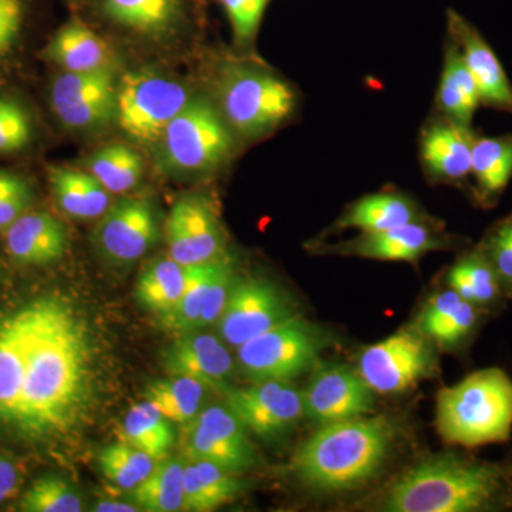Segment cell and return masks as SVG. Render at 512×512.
Wrapping results in <instances>:
<instances>
[{
	"instance_id": "30",
	"label": "cell",
	"mask_w": 512,
	"mask_h": 512,
	"mask_svg": "<svg viewBox=\"0 0 512 512\" xmlns=\"http://www.w3.org/2000/svg\"><path fill=\"white\" fill-rule=\"evenodd\" d=\"M84 165L111 195L134 190L144 174L143 158L127 144L101 147L87 158Z\"/></svg>"
},
{
	"instance_id": "40",
	"label": "cell",
	"mask_w": 512,
	"mask_h": 512,
	"mask_svg": "<svg viewBox=\"0 0 512 512\" xmlns=\"http://www.w3.org/2000/svg\"><path fill=\"white\" fill-rule=\"evenodd\" d=\"M32 200L28 180L10 171H0V231H5L28 212Z\"/></svg>"
},
{
	"instance_id": "28",
	"label": "cell",
	"mask_w": 512,
	"mask_h": 512,
	"mask_svg": "<svg viewBox=\"0 0 512 512\" xmlns=\"http://www.w3.org/2000/svg\"><path fill=\"white\" fill-rule=\"evenodd\" d=\"M187 461L167 456L134 490V501L140 510L148 512H177L184 510V470Z\"/></svg>"
},
{
	"instance_id": "12",
	"label": "cell",
	"mask_w": 512,
	"mask_h": 512,
	"mask_svg": "<svg viewBox=\"0 0 512 512\" xmlns=\"http://www.w3.org/2000/svg\"><path fill=\"white\" fill-rule=\"evenodd\" d=\"M291 316V303L278 286L264 278L248 276L232 282L218 325L222 340L239 348Z\"/></svg>"
},
{
	"instance_id": "8",
	"label": "cell",
	"mask_w": 512,
	"mask_h": 512,
	"mask_svg": "<svg viewBox=\"0 0 512 512\" xmlns=\"http://www.w3.org/2000/svg\"><path fill=\"white\" fill-rule=\"evenodd\" d=\"M183 83L153 72H130L119 80L116 123L134 143L157 146L165 128L192 99Z\"/></svg>"
},
{
	"instance_id": "22",
	"label": "cell",
	"mask_w": 512,
	"mask_h": 512,
	"mask_svg": "<svg viewBox=\"0 0 512 512\" xmlns=\"http://www.w3.org/2000/svg\"><path fill=\"white\" fill-rule=\"evenodd\" d=\"M42 57L67 73L99 72L116 67L109 43L82 16H73L53 33L43 47Z\"/></svg>"
},
{
	"instance_id": "46",
	"label": "cell",
	"mask_w": 512,
	"mask_h": 512,
	"mask_svg": "<svg viewBox=\"0 0 512 512\" xmlns=\"http://www.w3.org/2000/svg\"><path fill=\"white\" fill-rule=\"evenodd\" d=\"M93 511L96 512H136L141 511L136 505L127 503H117V501H99L94 505Z\"/></svg>"
},
{
	"instance_id": "33",
	"label": "cell",
	"mask_w": 512,
	"mask_h": 512,
	"mask_svg": "<svg viewBox=\"0 0 512 512\" xmlns=\"http://www.w3.org/2000/svg\"><path fill=\"white\" fill-rule=\"evenodd\" d=\"M471 174L485 195H495L504 190L512 175V134L476 138Z\"/></svg>"
},
{
	"instance_id": "29",
	"label": "cell",
	"mask_w": 512,
	"mask_h": 512,
	"mask_svg": "<svg viewBox=\"0 0 512 512\" xmlns=\"http://www.w3.org/2000/svg\"><path fill=\"white\" fill-rule=\"evenodd\" d=\"M187 281V266L178 264L171 256L157 259L141 272L136 284L138 303L148 311L165 316L183 295Z\"/></svg>"
},
{
	"instance_id": "13",
	"label": "cell",
	"mask_w": 512,
	"mask_h": 512,
	"mask_svg": "<svg viewBox=\"0 0 512 512\" xmlns=\"http://www.w3.org/2000/svg\"><path fill=\"white\" fill-rule=\"evenodd\" d=\"M431 359L423 333L403 329L363 350L357 372L377 393H400L430 372Z\"/></svg>"
},
{
	"instance_id": "36",
	"label": "cell",
	"mask_w": 512,
	"mask_h": 512,
	"mask_svg": "<svg viewBox=\"0 0 512 512\" xmlns=\"http://www.w3.org/2000/svg\"><path fill=\"white\" fill-rule=\"evenodd\" d=\"M25 512H80L83 501L80 494L59 476H43L30 485L20 500Z\"/></svg>"
},
{
	"instance_id": "25",
	"label": "cell",
	"mask_w": 512,
	"mask_h": 512,
	"mask_svg": "<svg viewBox=\"0 0 512 512\" xmlns=\"http://www.w3.org/2000/svg\"><path fill=\"white\" fill-rule=\"evenodd\" d=\"M53 197L64 214L74 220L101 218L111 207V194L89 171L53 165L47 171Z\"/></svg>"
},
{
	"instance_id": "7",
	"label": "cell",
	"mask_w": 512,
	"mask_h": 512,
	"mask_svg": "<svg viewBox=\"0 0 512 512\" xmlns=\"http://www.w3.org/2000/svg\"><path fill=\"white\" fill-rule=\"evenodd\" d=\"M328 346L323 330L291 316L238 348V365L254 382H291L319 365Z\"/></svg>"
},
{
	"instance_id": "32",
	"label": "cell",
	"mask_w": 512,
	"mask_h": 512,
	"mask_svg": "<svg viewBox=\"0 0 512 512\" xmlns=\"http://www.w3.org/2000/svg\"><path fill=\"white\" fill-rule=\"evenodd\" d=\"M208 387L185 376H168L148 384L144 397L174 423L185 424L202 410Z\"/></svg>"
},
{
	"instance_id": "24",
	"label": "cell",
	"mask_w": 512,
	"mask_h": 512,
	"mask_svg": "<svg viewBox=\"0 0 512 512\" xmlns=\"http://www.w3.org/2000/svg\"><path fill=\"white\" fill-rule=\"evenodd\" d=\"M419 221L427 220H424L423 212L412 198L402 192L383 191L365 195L353 202L335 222V228L339 231L357 229L360 234H369Z\"/></svg>"
},
{
	"instance_id": "11",
	"label": "cell",
	"mask_w": 512,
	"mask_h": 512,
	"mask_svg": "<svg viewBox=\"0 0 512 512\" xmlns=\"http://www.w3.org/2000/svg\"><path fill=\"white\" fill-rule=\"evenodd\" d=\"M168 256L184 266L214 261L225 252L224 228L217 208L204 195H183L164 224Z\"/></svg>"
},
{
	"instance_id": "9",
	"label": "cell",
	"mask_w": 512,
	"mask_h": 512,
	"mask_svg": "<svg viewBox=\"0 0 512 512\" xmlns=\"http://www.w3.org/2000/svg\"><path fill=\"white\" fill-rule=\"evenodd\" d=\"M120 76L114 69L63 72L50 84V107L67 130H100L116 121Z\"/></svg>"
},
{
	"instance_id": "27",
	"label": "cell",
	"mask_w": 512,
	"mask_h": 512,
	"mask_svg": "<svg viewBox=\"0 0 512 512\" xmlns=\"http://www.w3.org/2000/svg\"><path fill=\"white\" fill-rule=\"evenodd\" d=\"M244 490V481L208 461L187 460L184 470V510L208 512L231 503Z\"/></svg>"
},
{
	"instance_id": "45",
	"label": "cell",
	"mask_w": 512,
	"mask_h": 512,
	"mask_svg": "<svg viewBox=\"0 0 512 512\" xmlns=\"http://www.w3.org/2000/svg\"><path fill=\"white\" fill-rule=\"evenodd\" d=\"M19 490V473L15 464L0 453V503L9 500Z\"/></svg>"
},
{
	"instance_id": "14",
	"label": "cell",
	"mask_w": 512,
	"mask_h": 512,
	"mask_svg": "<svg viewBox=\"0 0 512 512\" xmlns=\"http://www.w3.org/2000/svg\"><path fill=\"white\" fill-rule=\"evenodd\" d=\"M303 393L305 416L315 423L369 416L375 410V390L357 370L345 365H318Z\"/></svg>"
},
{
	"instance_id": "16",
	"label": "cell",
	"mask_w": 512,
	"mask_h": 512,
	"mask_svg": "<svg viewBox=\"0 0 512 512\" xmlns=\"http://www.w3.org/2000/svg\"><path fill=\"white\" fill-rule=\"evenodd\" d=\"M156 210L146 198H126L111 205L94 231L101 254L116 264H133L160 239Z\"/></svg>"
},
{
	"instance_id": "21",
	"label": "cell",
	"mask_w": 512,
	"mask_h": 512,
	"mask_svg": "<svg viewBox=\"0 0 512 512\" xmlns=\"http://www.w3.org/2000/svg\"><path fill=\"white\" fill-rule=\"evenodd\" d=\"M163 366L168 376L191 377L222 393L235 372L234 359L224 342L201 330L178 336L164 350Z\"/></svg>"
},
{
	"instance_id": "42",
	"label": "cell",
	"mask_w": 512,
	"mask_h": 512,
	"mask_svg": "<svg viewBox=\"0 0 512 512\" xmlns=\"http://www.w3.org/2000/svg\"><path fill=\"white\" fill-rule=\"evenodd\" d=\"M476 323L473 303L461 301L456 309L430 333L429 338L444 348L456 345Z\"/></svg>"
},
{
	"instance_id": "34",
	"label": "cell",
	"mask_w": 512,
	"mask_h": 512,
	"mask_svg": "<svg viewBox=\"0 0 512 512\" xmlns=\"http://www.w3.org/2000/svg\"><path fill=\"white\" fill-rule=\"evenodd\" d=\"M222 256L205 264L187 266V281H185L180 301L173 311L161 316L165 328L178 335L197 332V322L204 306L208 285L217 271L218 262Z\"/></svg>"
},
{
	"instance_id": "1",
	"label": "cell",
	"mask_w": 512,
	"mask_h": 512,
	"mask_svg": "<svg viewBox=\"0 0 512 512\" xmlns=\"http://www.w3.org/2000/svg\"><path fill=\"white\" fill-rule=\"evenodd\" d=\"M94 396L89 328L69 302L39 296L0 315V427L20 440L66 437Z\"/></svg>"
},
{
	"instance_id": "6",
	"label": "cell",
	"mask_w": 512,
	"mask_h": 512,
	"mask_svg": "<svg viewBox=\"0 0 512 512\" xmlns=\"http://www.w3.org/2000/svg\"><path fill=\"white\" fill-rule=\"evenodd\" d=\"M235 140L217 104L194 96L165 128L157 163L165 173L180 177L212 174L234 156Z\"/></svg>"
},
{
	"instance_id": "23",
	"label": "cell",
	"mask_w": 512,
	"mask_h": 512,
	"mask_svg": "<svg viewBox=\"0 0 512 512\" xmlns=\"http://www.w3.org/2000/svg\"><path fill=\"white\" fill-rule=\"evenodd\" d=\"M5 248L16 264L50 265L66 254V228L49 212L28 211L5 229Z\"/></svg>"
},
{
	"instance_id": "43",
	"label": "cell",
	"mask_w": 512,
	"mask_h": 512,
	"mask_svg": "<svg viewBox=\"0 0 512 512\" xmlns=\"http://www.w3.org/2000/svg\"><path fill=\"white\" fill-rule=\"evenodd\" d=\"M461 301H463V298H461L457 292H454L453 289L434 296V298L427 303L423 313H421L420 332L423 333L424 336H429L430 333L457 308L458 303Z\"/></svg>"
},
{
	"instance_id": "19",
	"label": "cell",
	"mask_w": 512,
	"mask_h": 512,
	"mask_svg": "<svg viewBox=\"0 0 512 512\" xmlns=\"http://www.w3.org/2000/svg\"><path fill=\"white\" fill-rule=\"evenodd\" d=\"M447 245V239L433 228L430 221H419L389 231L360 234L340 244L322 245V248L326 254L417 262L421 256L446 248Z\"/></svg>"
},
{
	"instance_id": "41",
	"label": "cell",
	"mask_w": 512,
	"mask_h": 512,
	"mask_svg": "<svg viewBox=\"0 0 512 512\" xmlns=\"http://www.w3.org/2000/svg\"><path fill=\"white\" fill-rule=\"evenodd\" d=\"M32 13V0H0V57L18 42Z\"/></svg>"
},
{
	"instance_id": "31",
	"label": "cell",
	"mask_w": 512,
	"mask_h": 512,
	"mask_svg": "<svg viewBox=\"0 0 512 512\" xmlns=\"http://www.w3.org/2000/svg\"><path fill=\"white\" fill-rule=\"evenodd\" d=\"M123 439L160 461L170 456L175 443V431L171 420L146 400L128 410L123 423Z\"/></svg>"
},
{
	"instance_id": "4",
	"label": "cell",
	"mask_w": 512,
	"mask_h": 512,
	"mask_svg": "<svg viewBox=\"0 0 512 512\" xmlns=\"http://www.w3.org/2000/svg\"><path fill=\"white\" fill-rule=\"evenodd\" d=\"M218 109L239 140L271 136L295 117L296 87L272 70L247 62L222 64L217 77Z\"/></svg>"
},
{
	"instance_id": "18",
	"label": "cell",
	"mask_w": 512,
	"mask_h": 512,
	"mask_svg": "<svg viewBox=\"0 0 512 512\" xmlns=\"http://www.w3.org/2000/svg\"><path fill=\"white\" fill-rule=\"evenodd\" d=\"M470 128L434 111L420 131V165L433 184L457 183L471 174L473 144Z\"/></svg>"
},
{
	"instance_id": "5",
	"label": "cell",
	"mask_w": 512,
	"mask_h": 512,
	"mask_svg": "<svg viewBox=\"0 0 512 512\" xmlns=\"http://www.w3.org/2000/svg\"><path fill=\"white\" fill-rule=\"evenodd\" d=\"M436 423L447 443L476 447L508 440L512 380L501 369L478 370L437 396Z\"/></svg>"
},
{
	"instance_id": "39",
	"label": "cell",
	"mask_w": 512,
	"mask_h": 512,
	"mask_svg": "<svg viewBox=\"0 0 512 512\" xmlns=\"http://www.w3.org/2000/svg\"><path fill=\"white\" fill-rule=\"evenodd\" d=\"M33 140L30 114L19 101L0 96V154L25 150Z\"/></svg>"
},
{
	"instance_id": "44",
	"label": "cell",
	"mask_w": 512,
	"mask_h": 512,
	"mask_svg": "<svg viewBox=\"0 0 512 512\" xmlns=\"http://www.w3.org/2000/svg\"><path fill=\"white\" fill-rule=\"evenodd\" d=\"M490 254L498 274L512 282V218L494 232L490 239Z\"/></svg>"
},
{
	"instance_id": "10",
	"label": "cell",
	"mask_w": 512,
	"mask_h": 512,
	"mask_svg": "<svg viewBox=\"0 0 512 512\" xmlns=\"http://www.w3.org/2000/svg\"><path fill=\"white\" fill-rule=\"evenodd\" d=\"M183 426L181 448L185 460L208 461L235 476L255 466V448L247 427L228 407H208Z\"/></svg>"
},
{
	"instance_id": "3",
	"label": "cell",
	"mask_w": 512,
	"mask_h": 512,
	"mask_svg": "<svg viewBox=\"0 0 512 512\" xmlns=\"http://www.w3.org/2000/svg\"><path fill=\"white\" fill-rule=\"evenodd\" d=\"M500 487L501 473L497 467L443 454L407 470L387 493L384 510L478 511L491 503Z\"/></svg>"
},
{
	"instance_id": "17",
	"label": "cell",
	"mask_w": 512,
	"mask_h": 512,
	"mask_svg": "<svg viewBox=\"0 0 512 512\" xmlns=\"http://www.w3.org/2000/svg\"><path fill=\"white\" fill-rule=\"evenodd\" d=\"M107 25L148 40H165L187 28L191 0H86Z\"/></svg>"
},
{
	"instance_id": "35",
	"label": "cell",
	"mask_w": 512,
	"mask_h": 512,
	"mask_svg": "<svg viewBox=\"0 0 512 512\" xmlns=\"http://www.w3.org/2000/svg\"><path fill=\"white\" fill-rule=\"evenodd\" d=\"M99 464L110 483L131 491L150 476L157 460L123 440L104 447Z\"/></svg>"
},
{
	"instance_id": "38",
	"label": "cell",
	"mask_w": 512,
	"mask_h": 512,
	"mask_svg": "<svg viewBox=\"0 0 512 512\" xmlns=\"http://www.w3.org/2000/svg\"><path fill=\"white\" fill-rule=\"evenodd\" d=\"M272 2L274 0H217L231 25L232 37L239 50H252Z\"/></svg>"
},
{
	"instance_id": "15",
	"label": "cell",
	"mask_w": 512,
	"mask_h": 512,
	"mask_svg": "<svg viewBox=\"0 0 512 512\" xmlns=\"http://www.w3.org/2000/svg\"><path fill=\"white\" fill-rule=\"evenodd\" d=\"M224 394L228 409L259 437L278 436L305 416L303 393L289 382H254Z\"/></svg>"
},
{
	"instance_id": "26",
	"label": "cell",
	"mask_w": 512,
	"mask_h": 512,
	"mask_svg": "<svg viewBox=\"0 0 512 512\" xmlns=\"http://www.w3.org/2000/svg\"><path fill=\"white\" fill-rule=\"evenodd\" d=\"M480 101L477 84L456 43L448 37L434 111L453 123L470 128Z\"/></svg>"
},
{
	"instance_id": "20",
	"label": "cell",
	"mask_w": 512,
	"mask_h": 512,
	"mask_svg": "<svg viewBox=\"0 0 512 512\" xmlns=\"http://www.w3.org/2000/svg\"><path fill=\"white\" fill-rule=\"evenodd\" d=\"M447 36L456 43L477 84L480 100L488 106L512 111V86L500 60L484 37L457 10H447Z\"/></svg>"
},
{
	"instance_id": "2",
	"label": "cell",
	"mask_w": 512,
	"mask_h": 512,
	"mask_svg": "<svg viewBox=\"0 0 512 512\" xmlns=\"http://www.w3.org/2000/svg\"><path fill=\"white\" fill-rule=\"evenodd\" d=\"M396 440L386 416L323 424L296 451L293 468L303 483L320 491L352 490L379 473Z\"/></svg>"
},
{
	"instance_id": "37",
	"label": "cell",
	"mask_w": 512,
	"mask_h": 512,
	"mask_svg": "<svg viewBox=\"0 0 512 512\" xmlns=\"http://www.w3.org/2000/svg\"><path fill=\"white\" fill-rule=\"evenodd\" d=\"M447 281L454 292L470 303L490 302L497 293L494 272L478 256L457 262L448 272Z\"/></svg>"
}]
</instances>
